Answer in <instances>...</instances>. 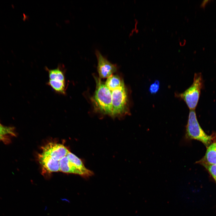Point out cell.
<instances>
[{
  "label": "cell",
  "mask_w": 216,
  "mask_h": 216,
  "mask_svg": "<svg viewBox=\"0 0 216 216\" xmlns=\"http://www.w3.org/2000/svg\"><path fill=\"white\" fill-rule=\"evenodd\" d=\"M184 139L187 141L196 140L201 142L206 146L210 145L212 140V137L206 134L200 126L195 110H190L189 112Z\"/></svg>",
  "instance_id": "2"
},
{
  "label": "cell",
  "mask_w": 216,
  "mask_h": 216,
  "mask_svg": "<svg viewBox=\"0 0 216 216\" xmlns=\"http://www.w3.org/2000/svg\"><path fill=\"white\" fill-rule=\"evenodd\" d=\"M200 164L203 166L209 171L216 183V164H209L203 163Z\"/></svg>",
  "instance_id": "13"
},
{
  "label": "cell",
  "mask_w": 216,
  "mask_h": 216,
  "mask_svg": "<svg viewBox=\"0 0 216 216\" xmlns=\"http://www.w3.org/2000/svg\"><path fill=\"white\" fill-rule=\"evenodd\" d=\"M46 84L51 87L56 93L63 95L66 94L67 86L66 82L49 80Z\"/></svg>",
  "instance_id": "12"
},
{
  "label": "cell",
  "mask_w": 216,
  "mask_h": 216,
  "mask_svg": "<svg viewBox=\"0 0 216 216\" xmlns=\"http://www.w3.org/2000/svg\"><path fill=\"white\" fill-rule=\"evenodd\" d=\"M202 74L200 73L194 75L191 85L182 93H176V97L183 100L190 110H195L198 103L201 89L203 85Z\"/></svg>",
  "instance_id": "3"
},
{
  "label": "cell",
  "mask_w": 216,
  "mask_h": 216,
  "mask_svg": "<svg viewBox=\"0 0 216 216\" xmlns=\"http://www.w3.org/2000/svg\"><path fill=\"white\" fill-rule=\"evenodd\" d=\"M159 81L156 80L150 85L149 89V92L152 94H155L159 90Z\"/></svg>",
  "instance_id": "15"
},
{
  "label": "cell",
  "mask_w": 216,
  "mask_h": 216,
  "mask_svg": "<svg viewBox=\"0 0 216 216\" xmlns=\"http://www.w3.org/2000/svg\"><path fill=\"white\" fill-rule=\"evenodd\" d=\"M197 163L216 164V142H214L208 147L205 155Z\"/></svg>",
  "instance_id": "10"
},
{
  "label": "cell",
  "mask_w": 216,
  "mask_h": 216,
  "mask_svg": "<svg viewBox=\"0 0 216 216\" xmlns=\"http://www.w3.org/2000/svg\"><path fill=\"white\" fill-rule=\"evenodd\" d=\"M112 117H121L130 113L128 94L125 86L111 92Z\"/></svg>",
  "instance_id": "4"
},
{
  "label": "cell",
  "mask_w": 216,
  "mask_h": 216,
  "mask_svg": "<svg viewBox=\"0 0 216 216\" xmlns=\"http://www.w3.org/2000/svg\"><path fill=\"white\" fill-rule=\"evenodd\" d=\"M4 136H0V140L6 141L7 139Z\"/></svg>",
  "instance_id": "16"
},
{
  "label": "cell",
  "mask_w": 216,
  "mask_h": 216,
  "mask_svg": "<svg viewBox=\"0 0 216 216\" xmlns=\"http://www.w3.org/2000/svg\"><path fill=\"white\" fill-rule=\"evenodd\" d=\"M105 84L111 92L125 86L123 80L117 74H112L107 78Z\"/></svg>",
  "instance_id": "11"
},
{
  "label": "cell",
  "mask_w": 216,
  "mask_h": 216,
  "mask_svg": "<svg viewBox=\"0 0 216 216\" xmlns=\"http://www.w3.org/2000/svg\"><path fill=\"white\" fill-rule=\"evenodd\" d=\"M45 70L48 72L49 80L57 81L66 82L65 76L66 69L62 64H59L54 69H49L46 67Z\"/></svg>",
  "instance_id": "9"
},
{
  "label": "cell",
  "mask_w": 216,
  "mask_h": 216,
  "mask_svg": "<svg viewBox=\"0 0 216 216\" xmlns=\"http://www.w3.org/2000/svg\"><path fill=\"white\" fill-rule=\"evenodd\" d=\"M96 88L91 101L94 110L111 117L112 114L111 92L99 77L94 75Z\"/></svg>",
  "instance_id": "1"
},
{
  "label": "cell",
  "mask_w": 216,
  "mask_h": 216,
  "mask_svg": "<svg viewBox=\"0 0 216 216\" xmlns=\"http://www.w3.org/2000/svg\"><path fill=\"white\" fill-rule=\"evenodd\" d=\"M59 163L60 171L78 174L84 177L82 172L70 160L66 155L61 159Z\"/></svg>",
  "instance_id": "7"
},
{
  "label": "cell",
  "mask_w": 216,
  "mask_h": 216,
  "mask_svg": "<svg viewBox=\"0 0 216 216\" xmlns=\"http://www.w3.org/2000/svg\"><path fill=\"white\" fill-rule=\"evenodd\" d=\"M95 54L98 62L97 71L100 78H107L116 71L117 66L116 64L110 62L98 50H95Z\"/></svg>",
  "instance_id": "5"
},
{
  "label": "cell",
  "mask_w": 216,
  "mask_h": 216,
  "mask_svg": "<svg viewBox=\"0 0 216 216\" xmlns=\"http://www.w3.org/2000/svg\"><path fill=\"white\" fill-rule=\"evenodd\" d=\"M8 134L15 135L12 128L4 126L0 124V136H4Z\"/></svg>",
  "instance_id": "14"
},
{
  "label": "cell",
  "mask_w": 216,
  "mask_h": 216,
  "mask_svg": "<svg viewBox=\"0 0 216 216\" xmlns=\"http://www.w3.org/2000/svg\"><path fill=\"white\" fill-rule=\"evenodd\" d=\"M38 158L43 167L47 171L50 172L60 171L59 161L41 153L39 154Z\"/></svg>",
  "instance_id": "8"
},
{
  "label": "cell",
  "mask_w": 216,
  "mask_h": 216,
  "mask_svg": "<svg viewBox=\"0 0 216 216\" xmlns=\"http://www.w3.org/2000/svg\"><path fill=\"white\" fill-rule=\"evenodd\" d=\"M41 154L50 157L53 159L58 161L66 156L69 151L63 145L50 142L42 148Z\"/></svg>",
  "instance_id": "6"
}]
</instances>
